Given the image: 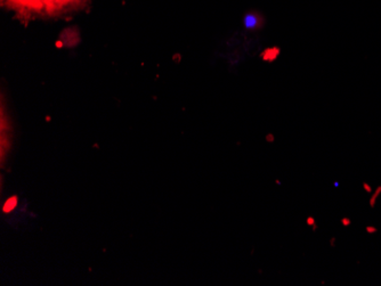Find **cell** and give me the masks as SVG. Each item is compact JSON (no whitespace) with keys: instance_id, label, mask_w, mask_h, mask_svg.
Segmentation results:
<instances>
[{"instance_id":"obj_13","label":"cell","mask_w":381,"mask_h":286,"mask_svg":"<svg viewBox=\"0 0 381 286\" xmlns=\"http://www.w3.org/2000/svg\"><path fill=\"white\" fill-rule=\"evenodd\" d=\"M7 1H9V0H7Z\"/></svg>"},{"instance_id":"obj_3","label":"cell","mask_w":381,"mask_h":286,"mask_svg":"<svg viewBox=\"0 0 381 286\" xmlns=\"http://www.w3.org/2000/svg\"><path fill=\"white\" fill-rule=\"evenodd\" d=\"M280 52H281V49H280L278 47L267 48V49L261 54V58L266 62H274L278 57Z\"/></svg>"},{"instance_id":"obj_6","label":"cell","mask_w":381,"mask_h":286,"mask_svg":"<svg viewBox=\"0 0 381 286\" xmlns=\"http://www.w3.org/2000/svg\"><path fill=\"white\" fill-rule=\"evenodd\" d=\"M340 222H341V225L344 226V227H349V226H351V224H353L351 219L348 218V217H344L342 219L340 220Z\"/></svg>"},{"instance_id":"obj_5","label":"cell","mask_w":381,"mask_h":286,"mask_svg":"<svg viewBox=\"0 0 381 286\" xmlns=\"http://www.w3.org/2000/svg\"><path fill=\"white\" fill-rule=\"evenodd\" d=\"M306 225L309 226V227H312V230H313L314 233L317 230V228H319V226H317V224H316V220H315V218L313 217V215H309V217L306 218Z\"/></svg>"},{"instance_id":"obj_2","label":"cell","mask_w":381,"mask_h":286,"mask_svg":"<svg viewBox=\"0 0 381 286\" xmlns=\"http://www.w3.org/2000/svg\"><path fill=\"white\" fill-rule=\"evenodd\" d=\"M243 25L248 30H257L261 26V18L255 13H249L243 18Z\"/></svg>"},{"instance_id":"obj_11","label":"cell","mask_w":381,"mask_h":286,"mask_svg":"<svg viewBox=\"0 0 381 286\" xmlns=\"http://www.w3.org/2000/svg\"><path fill=\"white\" fill-rule=\"evenodd\" d=\"M333 186H335V187H338V186H339V183H338V181H335V183H333Z\"/></svg>"},{"instance_id":"obj_4","label":"cell","mask_w":381,"mask_h":286,"mask_svg":"<svg viewBox=\"0 0 381 286\" xmlns=\"http://www.w3.org/2000/svg\"><path fill=\"white\" fill-rule=\"evenodd\" d=\"M380 196H381V185H379V186L371 193L370 199H369V205H370L371 209H374V208H376V202H378V199H379Z\"/></svg>"},{"instance_id":"obj_7","label":"cell","mask_w":381,"mask_h":286,"mask_svg":"<svg viewBox=\"0 0 381 286\" xmlns=\"http://www.w3.org/2000/svg\"><path fill=\"white\" fill-rule=\"evenodd\" d=\"M365 231L367 233V234L372 235V234H376V233H378V228H376V226H366Z\"/></svg>"},{"instance_id":"obj_10","label":"cell","mask_w":381,"mask_h":286,"mask_svg":"<svg viewBox=\"0 0 381 286\" xmlns=\"http://www.w3.org/2000/svg\"><path fill=\"white\" fill-rule=\"evenodd\" d=\"M329 244L331 247H335V245H337V237H335V236L331 237L329 240Z\"/></svg>"},{"instance_id":"obj_12","label":"cell","mask_w":381,"mask_h":286,"mask_svg":"<svg viewBox=\"0 0 381 286\" xmlns=\"http://www.w3.org/2000/svg\"><path fill=\"white\" fill-rule=\"evenodd\" d=\"M276 184H277V185H282V183H281L280 180H276Z\"/></svg>"},{"instance_id":"obj_8","label":"cell","mask_w":381,"mask_h":286,"mask_svg":"<svg viewBox=\"0 0 381 286\" xmlns=\"http://www.w3.org/2000/svg\"><path fill=\"white\" fill-rule=\"evenodd\" d=\"M362 186H363V189L365 190V192H366V193H367V194H371V193L373 192V189H372V186H371V185L369 184V183H366V181H364V183H363V185H362Z\"/></svg>"},{"instance_id":"obj_9","label":"cell","mask_w":381,"mask_h":286,"mask_svg":"<svg viewBox=\"0 0 381 286\" xmlns=\"http://www.w3.org/2000/svg\"><path fill=\"white\" fill-rule=\"evenodd\" d=\"M274 140H275V137H274L273 133H268L266 136V141L267 143H274Z\"/></svg>"},{"instance_id":"obj_1","label":"cell","mask_w":381,"mask_h":286,"mask_svg":"<svg viewBox=\"0 0 381 286\" xmlns=\"http://www.w3.org/2000/svg\"><path fill=\"white\" fill-rule=\"evenodd\" d=\"M81 0H34V10H54L62 9L64 7L73 5L75 2H79Z\"/></svg>"}]
</instances>
